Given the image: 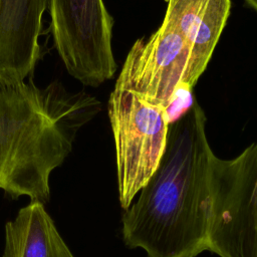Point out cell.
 <instances>
[{
    "label": "cell",
    "mask_w": 257,
    "mask_h": 257,
    "mask_svg": "<svg viewBox=\"0 0 257 257\" xmlns=\"http://www.w3.org/2000/svg\"><path fill=\"white\" fill-rule=\"evenodd\" d=\"M213 153L197 101L169 127L159 167L121 217L124 244L147 257H197L208 250Z\"/></svg>",
    "instance_id": "obj_1"
},
{
    "label": "cell",
    "mask_w": 257,
    "mask_h": 257,
    "mask_svg": "<svg viewBox=\"0 0 257 257\" xmlns=\"http://www.w3.org/2000/svg\"><path fill=\"white\" fill-rule=\"evenodd\" d=\"M100 110L94 95L70 91L58 80L44 86L31 77L0 80V189L13 199L47 203L51 173Z\"/></svg>",
    "instance_id": "obj_2"
},
{
    "label": "cell",
    "mask_w": 257,
    "mask_h": 257,
    "mask_svg": "<svg viewBox=\"0 0 257 257\" xmlns=\"http://www.w3.org/2000/svg\"><path fill=\"white\" fill-rule=\"evenodd\" d=\"M108 117L115 149L118 200L125 210L159 167L171 121L163 106L117 85L109 95Z\"/></svg>",
    "instance_id": "obj_3"
},
{
    "label": "cell",
    "mask_w": 257,
    "mask_h": 257,
    "mask_svg": "<svg viewBox=\"0 0 257 257\" xmlns=\"http://www.w3.org/2000/svg\"><path fill=\"white\" fill-rule=\"evenodd\" d=\"M210 192L208 251L257 257V142L235 159L216 156Z\"/></svg>",
    "instance_id": "obj_4"
},
{
    "label": "cell",
    "mask_w": 257,
    "mask_h": 257,
    "mask_svg": "<svg viewBox=\"0 0 257 257\" xmlns=\"http://www.w3.org/2000/svg\"><path fill=\"white\" fill-rule=\"evenodd\" d=\"M54 47L68 74L96 87L116 71L113 18L103 0H48Z\"/></svg>",
    "instance_id": "obj_5"
},
{
    "label": "cell",
    "mask_w": 257,
    "mask_h": 257,
    "mask_svg": "<svg viewBox=\"0 0 257 257\" xmlns=\"http://www.w3.org/2000/svg\"><path fill=\"white\" fill-rule=\"evenodd\" d=\"M190 51L180 33L163 20L131 47L114 85L163 106L168 114L181 91L190 92Z\"/></svg>",
    "instance_id": "obj_6"
},
{
    "label": "cell",
    "mask_w": 257,
    "mask_h": 257,
    "mask_svg": "<svg viewBox=\"0 0 257 257\" xmlns=\"http://www.w3.org/2000/svg\"><path fill=\"white\" fill-rule=\"evenodd\" d=\"M47 7L48 0H0V80L22 81L34 72Z\"/></svg>",
    "instance_id": "obj_7"
},
{
    "label": "cell",
    "mask_w": 257,
    "mask_h": 257,
    "mask_svg": "<svg viewBox=\"0 0 257 257\" xmlns=\"http://www.w3.org/2000/svg\"><path fill=\"white\" fill-rule=\"evenodd\" d=\"M231 0H167L164 19L190 51V85L205 71L230 15Z\"/></svg>",
    "instance_id": "obj_8"
},
{
    "label": "cell",
    "mask_w": 257,
    "mask_h": 257,
    "mask_svg": "<svg viewBox=\"0 0 257 257\" xmlns=\"http://www.w3.org/2000/svg\"><path fill=\"white\" fill-rule=\"evenodd\" d=\"M2 257H74L44 204L30 201L5 224Z\"/></svg>",
    "instance_id": "obj_9"
},
{
    "label": "cell",
    "mask_w": 257,
    "mask_h": 257,
    "mask_svg": "<svg viewBox=\"0 0 257 257\" xmlns=\"http://www.w3.org/2000/svg\"><path fill=\"white\" fill-rule=\"evenodd\" d=\"M245 1L250 7H252L255 11H257V0H245Z\"/></svg>",
    "instance_id": "obj_10"
}]
</instances>
